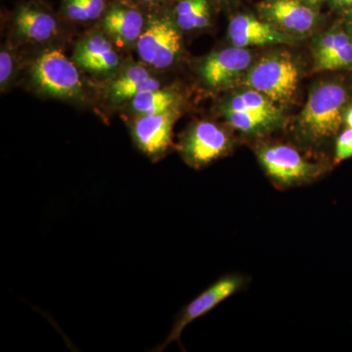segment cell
I'll return each instance as SVG.
<instances>
[{
	"mask_svg": "<svg viewBox=\"0 0 352 352\" xmlns=\"http://www.w3.org/2000/svg\"><path fill=\"white\" fill-rule=\"evenodd\" d=\"M346 89L338 83L315 88L300 115V126L310 138L322 140L339 131L346 103Z\"/></svg>",
	"mask_w": 352,
	"mask_h": 352,
	"instance_id": "obj_1",
	"label": "cell"
},
{
	"mask_svg": "<svg viewBox=\"0 0 352 352\" xmlns=\"http://www.w3.org/2000/svg\"><path fill=\"white\" fill-rule=\"evenodd\" d=\"M247 83L271 101L286 103L293 98L298 88V67L289 55H271L250 69Z\"/></svg>",
	"mask_w": 352,
	"mask_h": 352,
	"instance_id": "obj_2",
	"label": "cell"
},
{
	"mask_svg": "<svg viewBox=\"0 0 352 352\" xmlns=\"http://www.w3.org/2000/svg\"><path fill=\"white\" fill-rule=\"evenodd\" d=\"M32 78L44 94L57 98H74L82 89L76 65L61 50L43 53L32 66Z\"/></svg>",
	"mask_w": 352,
	"mask_h": 352,
	"instance_id": "obj_3",
	"label": "cell"
},
{
	"mask_svg": "<svg viewBox=\"0 0 352 352\" xmlns=\"http://www.w3.org/2000/svg\"><path fill=\"white\" fill-rule=\"evenodd\" d=\"M179 28L164 15H152L138 41L141 59L156 69L175 63L182 50Z\"/></svg>",
	"mask_w": 352,
	"mask_h": 352,
	"instance_id": "obj_4",
	"label": "cell"
},
{
	"mask_svg": "<svg viewBox=\"0 0 352 352\" xmlns=\"http://www.w3.org/2000/svg\"><path fill=\"white\" fill-rule=\"evenodd\" d=\"M230 147V139L221 127L210 122L195 124L184 136L182 153L185 161L201 168L226 154Z\"/></svg>",
	"mask_w": 352,
	"mask_h": 352,
	"instance_id": "obj_5",
	"label": "cell"
},
{
	"mask_svg": "<svg viewBox=\"0 0 352 352\" xmlns=\"http://www.w3.org/2000/svg\"><path fill=\"white\" fill-rule=\"evenodd\" d=\"M240 287L241 279L235 276L221 278L212 286L208 287L206 291L197 296L195 300H192L182 310V314L178 315V318L173 324L168 338L155 351H164L171 342H179L183 331L190 323L214 309L219 303L236 293Z\"/></svg>",
	"mask_w": 352,
	"mask_h": 352,
	"instance_id": "obj_6",
	"label": "cell"
},
{
	"mask_svg": "<svg viewBox=\"0 0 352 352\" xmlns=\"http://www.w3.org/2000/svg\"><path fill=\"white\" fill-rule=\"evenodd\" d=\"M259 160L267 175L285 185L303 182L317 170L316 166L308 163L296 149L286 145L263 148L259 152Z\"/></svg>",
	"mask_w": 352,
	"mask_h": 352,
	"instance_id": "obj_7",
	"label": "cell"
},
{
	"mask_svg": "<svg viewBox=\"0 0 352 352\" xmlns=\"http://www.w3.org/2000/svg\"><path fill=\"white\" fill-rule=\"evenodd\" d=\"M175 120L173 111L140 116L132 126V138L138 149L153 160L166 154L173 143Z\"/></svg>",
	"mask_w": 352,
	"mask_h": 352,
	"instance_id": "obj_8",
	"label": "cell"
},
{
	"mask_svg": "<svg viewBox=\"0 0 352 352\" xmlns=\"http://www.w3.org/2000/svg\"><path fill=\"white\" fill-rule=\"evenodd\" d=\"M102 25L109 38L126 47L138 43L145 28L142 13L127 0L111 4L104 13Z\"/></svg>",
	"mask_w": 352,
	"mask_h": 352,
	"instance_id": "obj_9",
	"label": "cell"
},
{
	"mask_svg": "<svg viewBox=\"0 0 352 352\" xmlns=\"http://www.w3.org/2000/svg\"><path fill=\"white\" fill-rule=\"evenodd\" d=\"M252 54L245 48H226L214 53L204 62L201 75L208 85L219 87L233 82L251 65Z\"/></svg>",
	"mask_w": 352,
	"mask_h": 352,
	"instance_id": "obj_10",
	"label": "cell"
},
{
	"mask_svg": "<svg viewBox=\"0 0 352 352\" xmlns=\"http://www.w3.org/2000/svg\"><path fill=\"white\" fill-rule=\"evenodd\" d=\"M264 17L292 32L305 34L314 27L316 16L302 0H271L261 6Z\"/></svg>",
	"mask_w": 352,
	"mask_h": 352,
	"instance_id": "obj_11",
	"label": "cell"
},
{
	"mask_svg": "<svg viewBox=\"0 0 352 352\" xmlns=\"http://www.w3.org/2000/svg\"><path fill=\"white\" fill-rule=\"evenodd\" d=\"M229 38L233 46H249L289 43L284 36L270 23L263 22L251 15H238L231 20L228 27Z\"/></svg>",
	"mask_w": 352,
	"mask_h": 352,
	"instance_id": "obj_12",
	"label": "cell"
},
{
	"mask_svg": "<svg viewBox=\"0 0 352 352\" xmlns=\"http://www.w3.org/2000/svg\"><path fill=\"white\" fill-rule=\"evenodd\" d=\"M76 63L88 71L107 73L117 69L120 56L110 39L100 34H90L76 46Z\"/></svg>",
	"mask_w": 352,
	"mask_h": 352,
	"instance_id": "obj_13",
	"label": "cell"
},
{
	"mask_svg": "<svg viewBox=\"0 0 352 352\" xmlns=\"http://www.w3.org/2000/svg\"><path fill=\"white\" fill-rule=\"evenodd\" d=\"M315 65L318 69H352V38L342 30H335L322 36L315 50Z\"/></svg>",
	"mask_w": 352,
	"mask_h": 352,
	"instance_id": "obj_14",
	"label": "cell"
},
{
	"mask_svg": "<svg viewBox=\"0 0 352 352\" xmlns=\"http://www.w3.org/2000/svg\"><path fill=\"white\" fill-rule=\"evenodd\" d=\"M16 32L28 41L43 43L56 36L58 23L54 16L38 7L27 4L18 9L14 17Z\"/></svg>",
	"mask_w": 352,
	"mask_h": 352,
	"instance_id": "obj_15",
	"label": "cell"
},
{
	"mask_svg": "<svg viewBox=\"0 0 352 352\" xmlns=\"http://www.w3.org/2000/svg\"><path fill=\"white\" fill-rule=\"evenodd\" d=\"M176 25L183 31L204 29L210 25L208 0H180L175 7Z\"/></svg>",
	"mask_w": 352,
	"mask_h": 352,
	"instance_id": "obj_16",
	"label": "cell"
},
{
	"mask_svg": "<svg viewBox=\"0 0 352 352\" xmlns=\"http://www.w3.org/2000/svg\"><path fill=\"white\" fill-rule=\"evenodd\" d=\"M273 103L274 102L271 101L265 95L256 90L250 89L236 95L229 104L228 109L244 111L273 122L278 119V110Z\"/></svg>",
	"mask_w": 352,
	"mask_h": 352,
	"instance_id": "obj_17",
	"label": "cell"
},
{
	"mask_svg": "<svg viewBox=\"0 0 352 352\" xmlns=\"http://www.w3.org/2000/svg\"><path fill=\"white\" fill-rule=\"evenodd\" d=\"M175 103V94L161 87L148 90L131 99L132 108L140 116L170 112L173 110Z\"/></svg>",
	"mask_w": 352,
	"mask_h": 352,
	"instance_id": "obj_18",
	"label": "cell"
},
{
	"mask_svg": "<svg viewBox=\"0 0 352 352\" xmlns=\"http://www.w3.org/2000/svg\"><path fill=\"white\" fill-rule=\"evenodd\" d=\"M226 117L235 129L243 132H256L272 124L270 120L244 111L227 109Z\"/></svg>",
	"mask_w": 352,
	"mask_h": 352,
	"instance_id": "obj_19",
	"label": "cell"
},
{
	"mask_svg": "<svg viewBox=\"0 0 352 352\" xmlns=\"http://www.w3.org/2000/svg\"><path fill=\"white\" fill-rule=\"evenodd\" d=\"M149 78H151L149 72L143 67H131L111 85V87H109V95H110V97L113 96V95L120 92V90L143 82V80H148Z\"/></svg>",
	"mask_w": 352,
	"mask_h": 352,
	"instance_id": "obj_20",
	"label": "cell"
},
{
	"mask_svg": "<svg viewBox=\"0 0 352 352\" xmlns=\"http://www.w3.org/2000/svg\"><path fill=\"white\" fill-rule=\"evenodd\" d=\"M160 87H161L160 82H157L156 78L151 76L148 80H143V82L136 83V85L120 90V92L113 95L110 98L115 102L131 100L136 95L143 94V92L148 91V90L157 89V88Z\"/></svg>",
	"mask_w": 352,
	"mask_h": 352,
	"instance_id": "obj_21",
	"label": "cell"
},
{
	"mask_svg": "<svg viewBox=\"0 0 352 352\" xmlns=\"http://www.w3.org/2000/svg\"><path fill=\"white\" fill-rule=\"evenodd\" d=\"M15 69V62L12 53L6 50H2L0 53V85L4 90L10 82Z\"/></svg>",
	"mask_w": 352,
	"mask_h": 352,
	"instance_id": "obj_22",
	"label": "cell"
},
{
	"mask_svg": "<svg viewBox=\"0 0 352 352\" xmlns=\"http://www.w3.org/2000/svg\"><path fill=\"white\" fill-rule=\"evenodd\" d=\"M352 157V129H347L342 132L336 143V163L346 161Z\"/></svg>",
	"mask_w": 352,
	"mask_h": 352,
	"instance_id": "obj_23",
	"label": "cell"
},
{
	"mask_svg": "<svg viewBox=\"0 0 352 352\" xmlns=\"http://www.w3.org/2000/svg\"><path fill=\"white\" fill-rule=\"evenodd\" d=\"M89 21L100 18L107 10V0H80Z\"/></svg>",
	"mask_w": 352,
	"mask_h": 352,
	"instance_id": "obj_24",
	"label": "cell"
},
{
	"mask_svg": "<svg viewBox=\"0 0 352 352\" xmlns=\"http://www.w3.org/2000/svg\"><path fill=\"white\" fill-rule=\"evenodd\" d=\"M332 2L338 8L352 9V0H332Z\"/></svg>",
	"mask_w": 352,
	"mask_h": 352,
	"instance_id": "obj_25",
	"label": "cell"
},
{
	"mask_svg": "<svg viewBox=\"0 0 352 352\" xmlns=\"http://www.w3.org/2000/svg\"><path fill=\"white\" fill-rule=\"evenodd\" d=\"M127 1L138 2V3L151 4V6H155V4H163L164 2L170 1V0H127Z\"/></svg>",
	"mask_w": 352,
	"mask_h": 352,
	"instance_id": "obj_26",
	"label": "cell"
},
{
	"mask_svg": "<svg viewBox=\"0 0 352 352\" xmlns=\"http://www.w3.org/2000/svg\"><path fill=\"white\" fill-rule=\"evenodd\" d=\"M346 32L351 34L352 38V10L347 13L346 21Z\"/></svg>",
	"mask_w": 352,
	"mask_h": 352,
	"instance_id": "obj_27",
	"label": "cell"
},
{
	"mask_svg": "<svg viewBox=\"0 0 352 352\" xmlns=\"http://www.w3.org/2000/svg\"><path fill=\"white\" fill-rule=\"evenodd\" d=\"M344 120H346V126L349 129H352V108L349 109L346 115H344Z\"/></svg>",
	"mask_w": 352,
	"mask_h": 352,
	"instance_id": "obj_28",
	"label": "cell"
},
{
	"mask_svg": "<svg viewBox=\"0 0 352 352\" xmlns=\"http://www.w3.org/2000/svg\"><path fill=\"white\" fill-rule=\"evenodd\" d=\"M302 1L310 4V6H316V4L320 3L322 0H302Z\"/></svg>",
	"mask_w": 352,
	"mask_h": 352,
	"instance_id": "obj_29",
	"label": "cell"
}]
</instances>
